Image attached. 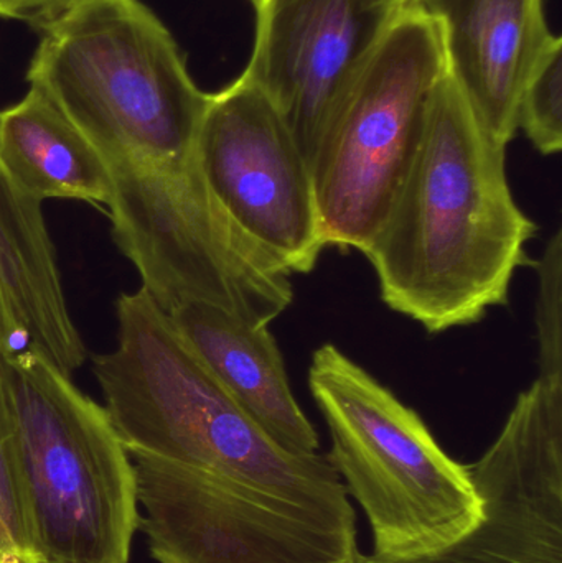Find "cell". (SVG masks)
Instances as JSON below:
<instances>
[{"instance_id": "6da1fadb", "label": "cell", "mask_w": 562, "mask_h": 563, "mask_svg": "<svg viewBox=\"0 0 562 563\" xmlns=\"http://www.w3.org/2000/svg\"><path fill=\"white\" fill-rule=\"evenodd\" d=\"M36 29L26 81L104 161L119 250L131 263L155 256L203 201L197 141L210 95L141 0H78Z\"/></svg>"}, {"instance_id": "7a4b0ae2", "label": "cell", "mask_w": 562, "mask_h": 563, "mask_svg": "<svg viewBox=\"0 0 562 563\" xmlns=\"http://www.w3.org/2000/svg\"><path fill=\"white\" fill-rule=\"evenodd\" d=\"M538 227L518 207L507 147L478 121L445 69L421 139L365 254L393 311L429 333L469 327L505 307Z\"/></svg>"}, {"instance_id": "3957f363", "label": "cell", "mask_w": 562, "mask_h": 563, "mask_svg": "<svg viewBox=\"0 0 562 563\" xmlns=\"http://www.w3.org/2000/svg\"><path fill=\"white\" fill-rule=\"evenodd\" d=\"M114 350L92 371L129 453L300 495L345 498L322 453L277 445L224 389L144 288L118 298Z\"/></svg>"}, {"instance_id": "277c9868", "label": "cell", "mask_w": 562, "mask_h": 563, "mask_svg": "<svg viewBox=\"0 0 562 563\" xmlns=\"http://www.w3.org/2000/svg\"><path fill=\"white\" fill-rule=\"evenodd\" d=\"M13 459L40 563H129L134 463L104 406L33 351L2 354Z\"/></svg>"}, {"instance_id": "5b68a950", "label": "cell", "mask_w": 562, "mask_h": 563, "mask_svg": "<svg viewBox=\"0 0 562 563\" xmlns=\"http://www.w3.org/2000/svg\"><path fill=\"white\" fill-rule=\"evenodd\" d=\"M309 387L329 426L327 459L368 519L383 559L431 554L477 526L482 499L418 412L335 344L313 351Z\"/></svg>"}, {"instance_id": "8992f818", "label": "cell", "mask_w": 562, "mask_h": 563, "mask_svg": "<svg viewBox=\"0 0 562 563\" xmlns=\"http://www.w3.org/2000/svg\"><path fill=\"white\" fill-rule=\"evenodd\" d=\"M444 71L438 26L408 3L337 106L310 168L327 247L366 250L411 165Z\"/></svg>"}, {"instance_id": "52a82bcc", "label": "cell", "mask_w": 562, "mask_h": 563, "mask_svg": "<svg viewBox=\"0 0 562 563\" xmlns=\"http://www.w3.org/2000/svg\"><path fill=\"white\" fill-rule=\"evenodd\" d=\"M208 190L287 273L326 250L312 172L273 102L244 76L210 95L197 141Z\"/></svg>"}, {"instance_id": "ba28073f", "label": "cell", "mask_w": 562, "mask_h": 563, "mask_svg": "<svg viewBox=\"0 0 562 563\" xmlns=\"http://www.w3.org/2000/svg\"><path fill=\"white\" fill-rule=\"evenodd\" d=\"M469 475L482 499L475 528L431 554L359 563H562V390L535 380Z\"/></svg>"}, {"instance_id": "9c48e42d", "label": "cell", "mask_w": 562, "mask_h": 563, "mask_svg": "<svg viewBox=\"0 0 562 563\" xmlns=\"http://www.w3.org/2000/svg\"><path fill=\"white\" fill-rule=\"evenodd\" d=\"M253 3V53L241 76L273 102L312 168L337 106L406 5L401 0Z\"/></svg>"}, {"instance_id": "30bf717a", "label": "cell", "mask_w": 562, "mask_h": 563, "mask_svg": "<svg viewBox=\"0 0 562 563\" xmlns=\"http://www.w3.org/2000/svg\"><path fill=\"white\" fill-rule=\"evenodd\" d=\"M438 26L445 69L485 131L508 147L525 82L560 36L543 0H412Z\"/></svg>"}, {"instance_id": "8fae6325", "label": "cell", "mask_w": 562, "mask_h": 563, "mask_svg": "<svg viewBox=\"0 0 562 563\" xmlns=\"http://www.w3.org/2000/svg\"><path fill=\"white\" fill-rule=\"evenodd\" d=\"M33 353L71 377L88 353L73 323L42 203L0 165V353Z\"/></svg>"}, {"instance_id": "7c38bea8", "label": "cell", "mask_w": 562, "mask_h": 563, "mask_svg": "<svg viewBox=\"0 0 562 563\" xmlns=\"http://www.w3.org/2000/svg\"><path fill=\"white\" fill-rule=\"evenodd\" d=\"M168 314L191 350L277 445L296 455L319 453V433L294 397L269 328L250 327L200 301L180 305Z\"/></svg>"}, {"instance_id": "4fadbf2b", "label": "cell", "mask_w": 562, "mask_h": 563, "mask_svg": "<svg viewBox=\"0 0 562 563\" xmlns=\"http://www.w3.org/2000/svg\"><path fill=\"white\" fill-rule=\"evenodd\" d=\"M0 165L38 203L58 198L108 208L112 200L111 175L95 145L33 86L0 111Z\"/></svg>"}, {"instance_id": "5bb4252c", "label": "cell", "mask_w": 562, "mask_h": 563, "mask_svg": "<svg viewBox=\"0 0 562 563\" xmlns=\"http://www.w3.org/2000/svg\"><path fill=\"white\" fill-rule=\"evenodd\" d=\"M518 131L541 155L562 148V42L561 36L544 52L525 82L517 112Z\"/></svg>"}, {"instance_id": "9a60e30c", "label": "cell", "mask_w": 562, "mask_h": 563, "mask_svg": "<svg viewBox=\"0 0 562 563\" xmlns=\"http://www.w3.org/2000/svg\"><path fill=\"white\" fill-rule=\"evenodd\" d=\"M538 273L535 323L538 341V377L562 389V231L558 230L543 256L535 264Z\"/></svg>"}, {"instance_id": "2e32d148", "label": "cell", "mask_w": 562, "mask_h": 563, "mask_svg": "<svg viewBox=\"0 0 562 563\" xmlns=\"http://www.w3.org/2000/svg\"><path fill=\"white\" fill-rule=\"evenodd\" d=\"M2 357V353H0ZM0 563H40L30 538L13 459L12 427L0 366Z\"/></svg>"}, {"instance_id": "e0dca14e", "label": "cell", "mask_w": 562, "mask_h": 563, "mask_svg": "<svg viewBox=\"0 0 562 563\" xmlns=\"http://www.w3.org/2000/svg\"><path fill=\"white\" fill-rule=\"evenodd\" d=\"M76 2L78 0H0V19L25 20L36 26Z\"/></svg>"}, {"instance_id": "ac0fdd59", "label": "cell", "mask_w": 562, "mask_h": 563, "mask_svg": "<svg viewBox=\"0 0 562 563\" xmlns=\"http://www.w3.org/2000/svg\"><path fill=\"white\" fill-rule=\"evenodd\" d=\"M403 3H405V5H408V3H411L412 0H401Z\"/></svg>"}, {"instance_id": "d6986e66", "label": "cell", "mask_w": 562, "mask_h": 563, "mask_svg": "<svg viewBox=\"0 0 562 563\" xmlns=\"http://www.w3.org/2000/svg\"><path fill=\"white\" fill-rule=\"evenodd\" d=\"M251 2H253V0H251Z\"/></svg>"}]
</instances>
